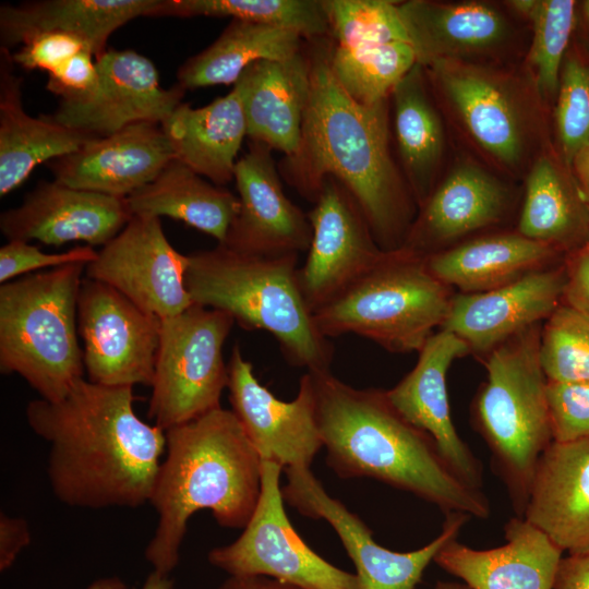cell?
Segmentation results:
<instances>
[{"instance_id": "cell-1", "label": "cell", "mask_w": 589, "mask_h": 589, "mask_svg": "<svg viewBox=\"0 0 589 589\" xmlns=\"http://www.w3.org/2000/svg\"><path fill=\"white\" fill-rule=\"evenodd\" d=\"M326 39L309 47L311 88L301 141L281 159L279 173L312 203L325 179H336L358 203L381 249L398 251L418 205L392 155L389 99L362 105L349 97L333 76Z\"/></svg>"}, {"instance_id": "cell-2", "label": "cell", "mask_w": 589, "mask_h": 589, "mask_svg": "<svg viewBox=\"0 0 589 589\" xmlns=\"http://www.w3.org/2000/svg\"><path fill=\"white\" fill-rule=\"evenodd\" d=\"M133 402V386L83 377L60 400L28 402L29 428L50 445L47 473L61 503L91 509L149 503L166 432L142 421Z\"/></svg>"}, {"instance_id": "cell-3", "label": "cell", "mask_w": 589, "mask_h": 589, "mask_svg": "<svg viewBox=\"0 0 589 589\" xmlns=\"http://www.w3.org/2000/svg\"><path fill=\"white\" fill-rule=\"evenodd\" d=\"M311 375L326 464L342 479L371 478L437 506L486 519L489 498L464 482L436 442L407 421L386 390L356 388L329 370Z\"/></svg>"}, {"instance_id": "cell-4", "label": "cell", "mask_w": 589, "mask_h": 589, "mask_svg": "<svg viewBox=\"0 0 589 589\" xmlns=\"http://www.w3.org/2000/svg\"><path fill=\"white\" fill-rule=\"evenodd\" d=\"M262 491V460L232 410L216 408L166 431L151 505L158 514L145 558L161 574L178 565L188 521L209 509L227 528H244Z\"/></svg>"}, {"instance_id": "cell-5", "label": "cell", "mask_w": 589, "mask_h": 589, "mask_svg": "<svg viewBox=\"0 0 589 589\" xmlns=\"http://www.w3.org/2000/svg\"><path fill=\"white\" fill-rule=\"evenodd\" d=\"M298 255H254L223 244L189 256L185 288L194 304L219 310L245 329L268 332L294 366L326 371L333 358L298 283Z\"/></svg>"}, {"instance_id": "cell-6", "label": "cell", "mask_w": 589, "mask_h": 589, "mask_svg": "<svg viewBox=\"0 0 589 589\" xmlns=\"http://www.w3.org/2000/svg\"><path fill=\"white\" fill-rule=\"evenodd\" d=\"M541 328L538 324L521 332L481 359L486 380L471 407L474 428L519 517L539 460L553 443L549 381L540 360Z\"/></svg>"}, {"instance_id": "cell-7", "label": "cell", "mask_w": 589, "mask_h": 589, "mask_svg": "<svg viewBox=\"0 0 589 589\" xmlns=\"http://www.w3.org/2000/svg\"><path fill=\"white\" fill-rule=\"evenodd\" d=\"M85 268L64 265L0 286V371L19 374L48 401L83 377L76 323Z\"/></svg>"}, {"instance_id": "cell-8", "label": "cell", "mask_w": 589, "mask_h": 589, "mask_svg": "<svg viewBox=\"0 0 589 589\" xmlns=\"http://www.w3.org/2000/svg\"><path fill=\"white\" fill-rule=\"evenodd\" d=\"M453 296L424 259L398 250L315 311L313 318L326 338L354 334L394 353L419 352L433 329L443 325Z\"/></svg>"}, {"instance_id": "cell-9", "label": "cell", "mask_w": 589, "mask_h": 589, "mask_svg": "<svg viewBox=\"0 0 589 589\" xmlns=\"http://www.w3.org/2000/svg\"><path fill=\"white\" fill-rule=\"evenodd\" d=\"M235 320L192 304L161 320L147 416L165 432L221 407L228 385L224 344Z\"/></svg>"}, {"instance_id": "cell-10", "label": "cell", "mask_w": 589, "mask_h": 589, "mask_svg": "<svg viewBox=\"0 0 589 589\" xmlns=\"http://www.w3.org/2000/svg\"><path fill=\"white\" fill-rule=\"evenodd\" d=\"M283 467L262 461L256 508L232 543L214 548L208 562L229 576H264L301 589H359L356 574L315 553L292 527L279 485Z\"/></svg>"}, {"instance_id": "cell-11", "label": "cell", "mask_w": 589, "mask_h": 589, "mask_svg": "<svg viewBox=\"0 0 589 589\" xmlns=\"http://www.w3.org/2000/svg\"><path fill=\"white\" fill-rule=\"evenodd\" d=\"M425 70L480 149L504 167H518L534 123L522 85L510 74L472 61H436Z\"/></svg>"}, {"instance_id": "cell-12", "label": "cell", "mask_w": 589, "mask_h": 589, "mask_svg": "<svg viewBox=\"0 0 589 589\" xmlns=\"http://www.w3.org/2000/svg\"><path fill=\"white\" fill-rule=\"evenodd\" d=\"M284 501L301 515L326 520L338 534L354 564L359 589H416L437 552L457 539L471 519L465 513L445 514L440 534L426 545L410 552H395L380 545L372 531L340 501L329 496L311 469H285Z\"/></svg>"}, {"instance_id": "cell-13", "label": "cell", "mask_w": 589, "mask_h": 589, "mask_svg": "<svg viewBox=\"0 0 589 589\" xmlns=\"http://www.w3.org/2000/svg\"><path fill=\"white\" fill-rule=\"evenodd\" d=\"M161 320L121 292L84 277L77 301V327L88 381L107 386H151Z\"/></svg>"}, {"instance_id": "cell-14", "label": "cell", "mask_w": 589, "mask_h": 589, "mask_svg": "<svg viewBox=\"0 0 589 589\" xmlns=\"http://www.w3.org/2000/svg\"><path fill=\"white\" fill-rule=\"evenodd\" d=\"M188 264L189 256L168 241L160 218L134 215L97 252L85 274L163 320L193 304L184 284Z\"/></svg>"}, {"instance_id": "cell-15", "label": "cell", "mask_w": 589, "mask_h": 589, "mask_svg": "<svg viewBox=\"0 0 589 589\" xmlns=\"http://www.w3.org/2000/svg\"><path fill=\"white\" fill-rule=\"evenodd\" d=\"M313 208L306 213L312 241L298 269L302 297L313 314L381 262V249L350 192L326 178Z\"/></svg>"}, {"instance_id": "cell-16", "label": "cell", "mask_w": 589, "mask_h": 589, "mask_svg": "<svg viewBox=\"0 0 589 589\" xmlns=\"http://www.w3.org/2000/svg\"><path fill=\"white\" fill-rule=\"evenodd\" d=\"M99 81L88 95L60 100L51 120L103 137L139 123H163L182 103L185 89L178 83L160 86L155 64L132 49H107L96 59Z\"/></svg>"}, {"instance_id": "cell-17", "label": "cell", "mask_w": 589, "mask_h": 589, "mask_svg": "<svg viewBox=\"0 0 589 589\" xmlns=\"http://www.w3.org/2000/svg\"><path fill=\"white\" fill-rule=\"evenodd\" d=\"M229 401L262 461L311 469L323 442L315 416L310 373L301 377L294 399L284 401L263 386L253 365L235 345L228 363Z\"/></svg>"}, {"instance_id": "cell-18", "label": "cell", "mask_w": 589, "mask_h": 589, "mask_svg": "<svg viewBox=\"0 0 589 589\" xmlns=\"http://www.w3.org/2000/svg\"><path fill=\"white\" fill-rule=\"evenodd\" d=\"M272 151L251 141L238 159L233 180L239 209L218 244L254 255L308 252L313 233L308 214L285 194Z\"/></svg>"}, {"instance_id": "cell-19", "label": "cell", "mask_w": 589, "mask_h": 589, "mask_svg": "<svg viewBox=\"0 0 589 589\" xmlns=\"http://www.w3.org/2000/svg\"><path fill=\"white\" fill-rule=\"evenodd\" d=\"M564 262L505 286L453 296L441 329L459 337L480 359L521 332L540 324L562 303Z\"/></svg>"}, {"instance_id": "cell-20", "label": "cell", "mask_w": 589, "mask_h": 589, "mask_svg": "<svg viewBox=\"0 0 589 589\" xmlns=\"http://www.w3.org/2000/svg\"><path fill=\"white\" fill-rule=\"evenodd\" d=\"M131 217L125 199L53 180L38 183L19 206L1 213L0 230L9 241L37 240L49 245L81 241L104 247Z\"/></svg>"}, {"instance_id": "cell-21", "label": "cell", "mask_w": 589, "mask_h": 589, "mask_svg": "<svg viewBox=\"0 0 589 589\" xmlns=\"http://www.w3.org/2000/svg\"><path fill=\"white\" fill-rule=\"evenodd\" d=\"M160 123L139 122L47 163L53 180L79 190L125 199L173 160Z\"/></svg>"}, {"instance_id": "cell-22", "label": "cell", "mask_w": 589, "mask_h": 589, "mask_svg": "<svg viewBox=\"0 0 589 589\" xmlns=\"http://www.w3.org/2000/svg\"><path fill=\"white\" fill-rule=\"evenodd\" d=\"M470 353L455 334L440 329L422 349L413 369L386 395L411 424L430 434L455 473L468 485L482 490L483 467L458 435L452 421L446 376L450 364Z\"/></svg>"}, {"instance_id": "cell-23", "label": "cell", "mask_w": 589, "mask_h": 589, "mask_svg": "<svg viewBox=\"0 0 589 589\" xmlns=\"http://www.w3.org/2000/svg\"><path fill=\"white\" fill-rule=\"evenodd\" d=\"M509 204L510 192L504 182L477 165L461 164L418 208L400 250L422 259L442 252L500 223Z\"/></svg>"}, {"instance_id": "cell-24", "label": "cell", "mask_w": 589, "mask_h": 589, "mask_svg": "<svg viewBox=\"0 0 589 589\" xmlns=\"http://www.w3.org/2000/svg\"><path fill=\"white\" fill-rule=\"evenodd\" d=\"M503 545L476 550L453 539L434 563L470 589H553L563 551L524 517L510 518Z\"/></svg>"}, {"instance_id": "cell-25", "label": "cell", "mask_w": 589, "mask_h": 589, "mask_svg": "<svg viewBox=\"0 0 589 589\" xmlns=\"http://www.w3.org/2000/svg\"><path fill=\"white\" fill-rule=\"evenodd\" d=\"M522 517L568 555L589 553V440L549 446Z\"/></svg>"}, {"instance_id": "cell-26", "label": "cell", "mask_w": 589, "mask_h": 589, "mask_svg": "<svg viewBox=\"0 0 589 589\" xmlns=\"http://www.w3.org/2000/svg\"><path fill=\"white\" fill-rule=\"evenodd\" d=\"M398 10L417 62L468 61L502 48L512 35L506 16L478 1L409 0Z\"/></svg>"}, {"instance_id": "cell-27", "label": "cell", "mask_w": 589, "mask_h": 589, "mask_svg": "<svg viewBox=\"0 0 589 589\" xmlns=\"http://www.w3.org/2000/svg\"><path fill=\"white\" fill-rule=\"evenodd\" d=\"M233 87L245 116L247 136L293 155L301 141L311 88L309 53L303 50L283 60H261L249 65Z\"/></svg>"}, {"instance_id": "cell-28", "label": "cell", "mask_w": 589, "mask_h": 589, "mask_svg": "<svg viewBox=\"0 0 589 589\" xmlns=\"http://www.w3.org/2000/svg\"><path fill=\"white\" fill-rule=\"evenodd\" d=\"M160 0H37L0 7L1 48L21 46L43 33L82 39L95 58L118 28L140 16H154Z\"/></svg>"}, {"instance_id": "cell-29", "label": "cell", "mask_w": 589, "mask_h": 589, "mask_svg": "<svg viewBox=\"0 0 589 589\" xmlns=\"http://www.w3.org/2000/svg\"><path fill=\"white\" fill-rule=\"evenodd\" d=\"M12 52L0 49V195L19 188L43 163L69 155L94 139L48 116H29L23 106V79Z\"/></svg>"}, {"instance_id": "cell-30", "label": "cell", "mask_w": 589, "mask_h": 589, "mask_svg": "<svg viewBox=\"0 0 589 589\" xmlns=\"http://www.w3.org/2000/svg\"><path fill=\"white\" fill-rule=\"evenodd\" d=\"M563 253L517 232L481 236L425 257L432 274L462 293L492 290L557 265Z\"/></svg>"}, {"instance_id": "cell-31", "label": "cell", "mask_w": 589, "mask_h": 589, "mask_svg": "<svg viewBox=\"0 0 589 589\" xmlns=\"http://www.w3.org/2000/svg\"><path fill=\"white\" fill-rule=\"evenodd\" d=\"M161 127L176 159L214 184L223 187L233 180L238 153L247 136L236 87L203 107L181 103Z\"/></svg>"}, {"instance_id": "cell-32", "label": "cell", "mask_w": 589, "mask_h": 589, "mask_svg": "<svg viewBox=\"0 0 589 589\" xmlns=\"http://www.w3.org/2000/svg\"><path fill=\"white\" fill-rule=\"evenodd\" d=\"M132 214L161 216L184 224L223 243L238 209V196L171 160L151 183L125 197Z\"/></svg>"}, {"instance_id": "cell-33", "label": "cell", "mask_w": 589, "mask_h": 589, "mask_svg": "<svg viewBox=\"0 0 589 589\" xmlns=\"http://www.w3.org/2000/svg\"><path fill=\"white\" fill-rule=\"evenodd\" d=\"M426 70L416 63L390 94L404 177L418 208L436 187L445 147L442 119L430 97Z\"/></svg>"}, {"instance_id": "cell-34", "label": "cell", "mask_w": 589, "mask_h": 589, "mask_svg": "<svg viewBox=\"0 0 589 589\" xmlns=\"http://www.w3.org/2000/svg\"><path fill=\"white\" fill-rule=\"evenodd\" d=\"M518 232L566 254L589 241V207L576 179L550 154L528 173Z\"/></svg>"}, {"instance_id": "cell-35", "label": "cell", "mask_w": 589, "mask_h": 589, "mask_svg": "<svg viewBox=\"0 0 589 589\" xmlns=\"http://www.w3.org/2000/svg\"><path fill=\"white\" fill-rule=\"evenodd\" d=\"M304 40L292 29L231 20L208 47L179 67L178 84L185 91L235 85L252 63L293 57L303 50Z\"/></svg>"}, {"instance_id": "cell-36", "label": "cell", "mask_w": 589, "mask_h": 589, "mask_svg": "<svg viewBox=\"0 0 589 589\" xmlns=\"http://www.w3.org/2000/svg\"><path fill=\"white\" fill-rule=\"evenodd\" d=\"M154 16L231 17L292 29L308 41L329 36L322 0H160Z\"/></svg>"}, {"instance_id": "cell-37", "label": "cell", "mask_w": 589, "mask_h": 589, "mask_svg": "<svg viewBox=\"0 0 589 589\" xmlns=\"http://www.w3.org/2000/svg\"><path fill=\"white\" fill-rule=\"evenodd\" d=\"M416 63L414 50L407 41L357 48L334 45L329 50L333 76L349 97L362 105L389 99L395 86Z\"/></svg>"}, {"instance_id": "cell-38", "label": "cell", "mask_w": 589, "mask_h": 589, "mask_svg": "<svg viewBox=\"0 0 589 589\" xmlns=\"http://www.w3.org/2000/svg\"><path fill=\"white\" fill-rule=\"evenodd\" d=\"M532 27L528 62L537 92L543 98L557 94L565 52L576 24L573 0H514L507 2Z\"/></svg>"}, {"instance_id": "cell-39", "label": "cell", "mask_w": 589, "mask_h": 589, "mask_svg": "<svg viewBox=\"0 0 589 589\" xmlns=\"http://www.w3.org/2000/svg\"><path fill=\"white\" fill-rule=\"evenodd\" d=\"M398 3L390 0H322L329 36L335 46L341 48L409 43Z\"/></svg>"}, {"instance_id": "cell-40", "label": "cell", "mask_w": 589, "mask_h": 589, "mask_svg": "<svg viewBox=\"0 0 589 589\" xmlns=\"http://www.w3.org/2000/svg\"><path fill=\"white\" fill-rule=\"evenodd\" d=\"M540 360L550 382H589V318L562 302L541 328Z\"/></svg>"}, {"instance_id": "cell-41", "label": "cell", "mask_w": 589, "mask_h": 589, "mask_svg": "<svg viewBox=\"0 0 589 589\" xmlns=\"http://www.w3.org/2000/svg\"><path fill=\"white\" fill-rule=\"evenodd\" d=\"M555 129L567 166L589 142V62L578 56L564 59L556 94Z\"/></svg>"}, {"instance_id": "cell-42", "label": "cell", "mask_w": 589, "mask_h": 589, "mask_svg": "<svg viewBox=\"0 0 589 589\" xmlns=\"http://www.w3.org/2000/svg\"><path fill=\"white\" fill-rule=\"evenodd\" d=\"M553 442L589 440V382L548 383Z\"/></svg>"}, {"instance_id": "cell-43", "label": "cell", "mask_w": 589, "mask_h": 589, "mask_svg": "<svg viewBox=\"0 0 589 589\" xmlns=\"http://www.w3.org/2000/svg\"><path fill=\"white\" fill-rule=\"evenodd\" d=\"M97 256L89 245L75 247L65 252L45 253L26 241L11 240L0 248V283L41 268H56L70 264H88Z\"/></svg>"}, {"instance_id": "cell-44", "label": "cell", "mask_w": 589, "mask_h": 589, "mask_svg": "<svg viewBox=\"0 0 589 589\" xmlns=\"http://www.w3.org/2000/svg\"><path fill=\"white\" fill-rule=\"evenodd\" d=\"M83 49L91 51L79 37L64 33H43L22 44L12 52V59L26 70L50 73Z\"/></svg>"}, {"instance_id": "cell-45", "label": "cell", "mask_w": 589, "mask_h": 589, "mask_svg": "<svg viewBox=\"0 0 589 589\" xmlns=\"http://www.w3.org/2000/svg\"><path fill=\"white\" fill-rule=\"evenodd\" d=\"M98 81L96 58L92 51L83 49L48 73L46 88L61 100H69L91 94Z\"/></svg>"}, {"instance_id": "cell-46", "label": "cell", "mask_w": 589, "mask_h": 589, "mask_svg": "<svg viewBox=\"0 0 589 589\" xmlns=\"http://www.w3.org/2000/svg\"><path fill=\"white\" fill-rule=\"evenodd\" d=\"M564 259L566 283L562 302L589 318V241Z\"/></svg>"}, {"instance_id": "cell-47", "label": "cell", "mask_w": 589, "mask_h": 589, "mask_svg": "<svg viewBox=\"0 0 589 589\" xmlns=\"http://www.w3.org/2000/svg\"><path fill=\"white\" fill-rule=\"evenodd\" d=\"M31 543V531L26 520L0 515V570L9 569L17 555Z\"/></svg>"}, {"instance_id": "cell-48", "label": "cell", "mask_w": 589, "mask_h": 589, "mask_svg": "<svg viewBox=\"0 0 589 589\" xmlns=\"http://www.w3.org/2000/svg\"><path fill=\"white\" fill-rule=\"evenodd\" d=\"M553 589H589V553L562 557Z\"/></svg>"}, {"instance_id": "cell-49", "label": "cell", "mask_w": 589, "mask_h": 589, "mask_svg": "<svg viewBox=\"0 0 589 589\" xmlns=\"http://www.w3.org/2000/svg\"><path fill=\"white\" fill-rule=\"evenodd\" d=\"M218 589H301L264 576H229Z\"/></svg>"}, {"instance_id": "cell-50", "label": "cell", "mask_w": 589, "mask_h": 589, "mask_svg": "<svg viewBox=\"0 0 589 589\" xmlns=\"http://www.w3.org/2000/svg\"><path fill=\"white\" fill-rule=\"evenodd\" d=\"M570 167L576 182L589 207V142L576 154Z\"/></svg>"}, {"instance_id": "cell-51", "label": "cell", "mask_w": 589, "mask_h": 589, "mask_svg": "<svg viewBox=\"0 0 589 589\" xmlns=\"http://www.w3.org/2000/svg\"><path fill=\"white\" fill-rule=\"evenodd\" d=\"M141 589H173V581L168 575L153 570L146 577Z\"/></svg>"}, {"instance_id": "cell-52", "label": "cell", "mask_w": 589, "mask_h": 589, "mask_svg": "<svg viewBox=\"0 0 589 589\" xmlns=\"http://www.w3.org/2000/svg\"><path fill=\"white\" fill-rule=\"evenodd\" d=\"M86 589H128V586L121 578L111 576L97 579Z\"/></svg>"}, {"instance_id": "cell-53", "label": "cell", "mask_w": 589, "mask_h": 589, "mask_svg": "<svg viewBox=\"0 0 589 589\" xmlns=\"http://www.w3.org/2000/svg\"><path fill=\"white\" fill-rule=\"evenodd\" d=\"M435 589H470L466 584L456 581H437Z\"/></svg>"}, {"instance_id": "cell-54", "label": "cell", "mask_w": 589, "mask_h": 589, "mask_svg": "<svg viewBox=\"0 0 589 589\" xmlns=\"http://www.w3.org/2000/svg\"><path fill=\"white\" fill-rule=\"evenodd\" d=\"M582 8H584L585 16H586L587 21L589 22V0H587V1H585L582 3Z\"/></svg>"}]
</instances>
